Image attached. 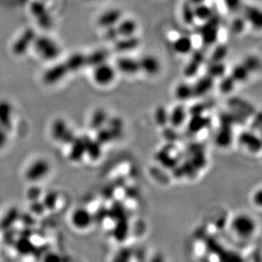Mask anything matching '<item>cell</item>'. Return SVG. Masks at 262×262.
<instances>
[{
  "label": "cell",
  "instance_id": "1",
  "mask_svg": "<svg viewBox=\"0 0 262 262\" xmlns=\"http://www.w3.org/2000/svg\"><path fill=\"white\" fill-rule=\"evenodd\" d=\"M219 17L216 15H213L210 20L205 21L204 26L201 28L200 33H201V40L204 45H213L217 41L218 36H219Z\"/></svg>",
  "mask_w": 262,
  "mask_h": 262
},
{
  "label": "cell",
  "instance_id": "2",
  "mask_svg": "<svg viewBox=\"0 0 262 262\" xmlns=\"http://www.w3.org/2000/svg\"><path fill=\"white\" fill-rule=\"evenodd\" d=\"M94 82L100 86H107L114 82L116 78V69L109 63H104L94 67L93 73Z\"/></svg>",
  "mask_w": 262,
  "mask_h": 262
},
{
  "label": "cell",
  "instance_id": "3",
  "mask_svg": "<svg viewBox=\"0 0 262 262\" xmlns=\"http://www.w3.org/2000/svg\"><path fill=\"white\" fill-rule=\"evenodd\" d=\"M50 164L45 159H38L32 162L26 171V177L31 182H37L45 178L50 171Z\"/></svg>",
  "mask_w": 262,
  "mask_h": 262
},
{
  "label": "cell",
  "instance_id": "4",
  "mask_svg": "<svg viewBox=\"0 0 262 262\" xmlns=\"http://www.w3.org/2000/svg\"><path fill=\"white\" fill-rule=\"evenodd\" d=\"M205 53L201 50H194L192 53V57L183 69V74L188 78H192L198 73L201 66L205 61Z\"/></svg>",
  "mask_w": 262,
  "mask_h": 262
},
{
  "label": "cell",
  "instance_id": "5",
  "mask_svg": "<svg viewBox=\"0 0 262 262\" xmlns=\"http://www.w3.org/2000/svg\"><path fill=\"white\" fill-rule=\"evenodd\" d=\"M140 72H143L148 76H156L161 72V62L156 56L144 55L139 60Z\"/></svg>",
  "mask_w": 262,
  "mask_h": 262
},
{
  "label": "cell",
  "instance_id": "6",
  "mask_svg": "<svg viewBox=\"0 0 262 262\" xmlns=\"http://www.w3.org/2000/svg\"><path fill=\"white\" fill-rule=\"evenodd\" d=\"M116 67L121 73L135 75L140 72L139 60L129 56H121L116 61Z\"/></svg>",
  "mask_w": 262,
  "mask_h": 262
},
{
  "label": "cell",
  "instance_id": "7",
  "mask_svg": "<svg viewBox=\"0 0 262 262\" xmlns=\"http://www.w3.org/2000/svg\"><path fill=\"white\" fill-rule=\"evenodd\" d=\"M244 15L246 23H250L254 29H261L262 14L259 8L255 5H246L244 8Z\"/></svg>",
  "mask_w": 262,
  "mask_h": 262
},
{
  "label": "cell",
  "instance_id": "8",
  "mask_svg": "<svg viewBox=\"0 0 262 262\" xmlns=\"http://www.w3.org/2000/svg\"><path fill=\"white\" fill-rule=\"evenodd\" d=\"M122 19V13L118 9H111L104 11L99 17L98 23L102 28H111L116 27Z\"/></svg>",
  "mask_w": 262,
  "mask_h": 262
},
{
  "label": "cell",
  "instance_id": "9",
  "mask_svg": "<svg viewBox=\"0 0 262 262\" xmlns=\"http://www.w3.org/2000/svg\"><path fill=\"white\" fill-rule=\"evenodd\" d=\"M113 43H114L115 50H117V52H129L139 47L140 40L136 36L119 37L118 39Z\"/></svg>",
  "mask_w": 262,
  "mask_h": 262
},
{
  "label": "cell",
  "instance_id": "10",
  "mask_svg": "<svg viewBox=\"0 0 262 262\" xmlns=\"http://www.w3.org/2000/svg\"><path fill=\"white\" fill-rule=\"evenodd\" d=\"M215 79L208 75L201 77L193 85V95L195 97L204 96L213 89Z\"/></svg>",
  "mask_w": 262,
  "mask_h": 262
},
{
  "label": "cell",
  "instance_id": "11",
  "mask_svg": "<svg viewBox=\"0 0 262 262\" xmlns=\"http://www.w3.org/2000/svg\"><path fill=\"white\" fill-rule=\"evenodd\" d=\"M172 48L178 55H188L193 51V40L188 36H181L174 41Z\"/></svg>",
  "mask_w": 262,
  "mask_h": 262
},
{
  "label": "cell",
  "instance_id": "12",
  "mask_svg": "<svg viewBox=\"0 0 262 262\" xmlns=\"http://www.w3.org/2000/svg\"><path fill=\"white\" fill-rule=\"evenodd\" d=\"M91 215L88 210L82 208L75 210L72 215V223L77 228L84 229L91 223Z\"/></svg>",
  "mask_w": 262,
  "mask_h": 262
},
{
  "label": "cell",
  "instance_id": "13",
  "mask_svg": "<svg viewBox=\"0 0 262 262\" xmlns=\"http://www.w3.org/2000/svg\"><path fill=\"white\" fill-rule=\"evenodd\" d=\"M119 37H132L135 36L137 30H138V24L134 19H121L120 23L116 26Z\"/></svg>",
  "mask_w": 262,
  "mask_h": 262
},
{
  "label": "cell",
  "instance_id": "14",
  "mask_svg": "<svg viewBox=\"0 0 262 262\" xmlns=\"http://www.w3.org/2000/svg\"><path fill=\"white\" fill-rule=\"evenodd\" d=\"M233 229L240 237H248L253 232V224L249 218L241 216L234 221Z\"/></svg>",
  "mask_w": 262,
  "mask_h": 262
},
{
  "label": "cell",
  "instance_id": "15",
  "mask_svg": "<svg viewBox=\"0 0 262 262\" xmlns=\"http://www.w3.org/2000/svg\"><path fill=\"white\" fill-rule=\"evenodd\" d=\"M109 58V53L106 50H99L94 51L90 55L85 57V64L89 67H96L99 64L106 63Z\"/></svg>",
  "mask_w": 262,
  "mask_h": 262
},
{
  "label": "cell",
  "instance_id": "16",
  "mask_svg": "<svg viewBox=\"0 0 262 262\" xmlns=\"http://www.w3.org/2000/svg\"><path fill=\"white\" fill-rule=\"evenodd\" d=\"M193 12H194L195 20H200L202 23H205L210 20V18L214 15L212 8L206 5L205 3L193 5Z\"/></svg>",
  "mask_w": 262,
  "mask_h": 262
},
{
  "label": "cell",
  "instance_id": "17",
  "mask_svg": "<svg viewBox=\"0 0 262 262\" xmlns=\"http://www.w3.org/2000/svg\"><path fill=\"white\" fill-rule=\"evenodd\" d=\"M175 95L177 99L181 101H185L191 98L194 97L193 95V85L188 84L187 82H181L177 86L175 89Z\"/></svg>",
  "mask_w": 262,
  "mask_h": 262
},
{
  "label": "cell",
  "instance_id": "18",
  "mask_svg": "<svg viewBox=\"0 0 262 262\" xmlns=\"http://www.w3.org/2000/svg\"><path fill=\"white\" fill-rule=\"evenodd\" d=\"M227 71V67L224 62H210L207 67V74L213 79L222 78L224 77Z\"/></svg>",
  "mask_w": 262,
  "mask_h": 262
},
{
  "label": "cell",
  "instance_id": "19",
  "mask_svg": "<svg viewBox=\"0 0 262 262\" xmlns=\"http://www.w3.org/2000/svg\"><path fill=\"white\" fill-rule=\"evenodd\" d=\"M230 75L235 80V82L237 83V82H246L250 77V73L247 68L241 63V64H236L233 67Z\"/></svg>",
  "mask_w": 262,
  "mask_h": 262
},
{
  "label": "cell",
  "instance_id": "20",
  "mask_svg": "<svg viewBox=\"0 0 262 262\" xmlns=\"http://www.w3.org/2000/svg\"><path fill=\"white\" fill-rule=\"evenodd\" d=\"M182 17L186 24L192 25L195 21V16L193 12V5L188 0H186L182 6Z\"/></svg>",
  "mask_w": 262,
  "mask_h": 262
},
{
  "label": "cell",
  "instance_id": "21",
  "mask_svg": "<svg viewBox=\"0 0 262 262\" xmlns=\"http://www.w3.org/2000/svg\"><path fill=\"white\" fill-rule=\"evenodd\" d=\"M228 45L224 43H219L215 45V49L212 51L210 56V62H223L228 55Z\"/></svg>",
  "mask_w": 262,
  "mask_h": 262
},
{
  "label": "cell",
  "instance_id": "22",
  "mask_svg": "<svg viewBox=\"0 0 262 262\" xmlns=\"http://www.w3.org/2000/svg\"><path fill=\"white\" fill-rule=\"evenodd\" d=\"M242 64L247 68L250 74L258 72L261 67L260 59L256 55H248L247 57H245L244 59Z\"/></svg>",
  "mask_w": 262,
  "mask_h": 262
},
{
  "label": "cell",
  "instance_id": "23",
  "mask_svg": "<svg viewBox=\"0 0 262 262\" xmlns=\"http://www.w3.org/2000/svg\"><path fill=\"white\" fill-rule=\"evenodd\" d=\"M15 249L18 252L23 254V255H28L34 250V245L32 244L28 237H20L15 243Z\"/></svg>",
  "mask_w": 262,
  "mask_h": 262
},
{
  "label": "cell",
  "instance_id": "24",
  "mask_svg": "<svg viewBox=\"0 0 262 262\" xmlns=\"http://www.w3.org/2000/svg\"><path fill=\"white\" fill-rule=\"evenodd\" d=\"M236 84H237V82H235V80L231 75H228V76L225 75L221 79L220 83H219V90L224 94H230L234 90Z\"/></svg>",
  "mask_w": 262,
  "mask_h": 262
},
{
  "label": "cell",
  "instance_id": "25",
  "mask_svg": "<svg viewBox=\"0 0 262 262\" xmlns=\"http://www.w3.org/2000/svg\"><path fill=\"white\" fill-rule=\"evenodd\" d=\"M186 111L183 105H178L174 108L173 111L171 112L169 116V120L171 121V123L176 126L183 123V121L185 120Z\"/></svg>",
  "mask_w": 262,
  "mask_h": 262
},
{
  "label": "cell",
  "instance_id": "26",
  "mask_svg": "<svg viewBox=\"0 0 262 262\" xmlns=\"http://www.w3.org/2000/svg\"><path fill=\"white\" fill-rule=\"evenodd\" d=\"M246 24L247 23L245 20V18L237 16L233 19V21L231 23V32L234 35L242 34L246 28Z\"/></svg>",
  "mask_w": 262,
  "mask_h": 262
},
{
  "label": "cell",
  "instance_id": "27",
  "mask_svg": "<svg viewBox=\"0 0 262 262\" xmlns=\"http://www.w3.org/2000/svg\"><path fill=\"white\" fill-rule=\"evenodd\" d=\"M58 194L55 192H50L45 195L42 205L45 206V209H50L53 210L55 208L56 203H57Z\"/></svg>",
  "mask_w": 262,
  "mask_h": 262
},
{
  "label": "cell",
  "instance_id": "28",
  "mask_svg": "<svg viewBox=\"0 0 262 262\" xmlns=\"http://www.w3.org/2000/svg\"><path fill=\"white\" fill-rule=\"evenodd\" d=\"M85 64V57L82 55H74L69 61V67L71 69H79L80 67Z\"/></svg>",
  "mask_w": 262,
  "mask_h": 262
},
{
  "label": "cell",
  "instance_id": "29",
  "mask_svg": "<svg viewBox=\"0 0 262 262\" xmlns=\"http://www.w3.org/2000/svg\"><path fill=\"white\" fill-rule=\"evenodd\" d=\"M118 32H117L116 27H111V28H105L104 32V38L107 42H115L119 38Z\"/></svg>",
  "mask_w": 262,
  "mask_h": 262
},
{
  "label": "cell",
  "instance_id": "30",
  "mask_svg": "<svg viewBox=\"0 0 262 262\" xmlns=\"http://www.w3.org/2000/svg\"><path fill=\"white\" fill-rule=\"evenodd\" d=\"M17 210H15V209H13V210H10V212L8 213L7 215H6V217L4 218V219H3V227H6V226L10 225V224H13V223H14V222H15V221L16 220V218H17Z\"/></svg>",
  "mask_w": 262,
  "mask_h": 262
},
{
  "label": "cell",
  "instance_id": "31",
  "mask_svg": "<svg viewBox=\"0 0 262 262\" xmlns=\"http://www.w3.org/2000/svg\"><path fill=\"white\" fill-rule=\"evenodd\" d=\"M226 8L231 12L238 10L242 5V0H223Z\"/></svg>",
  "mask_w": 262,
  "mask_h": 262
},
{
  "label": "cell",
  "instance_id": "32",
  "mask_svg": "<svg viewBox=\"0 0 262 262\" xmlns=\"http://www.w3.org/2000/svg\"><path fill=\"white\" fill-rule=\"evenodd\" d=\"M156 117L157 121L161 124L165 123L169 120V115L163 106L159 107L158 110L156 111Z\"/></svg>",
  "mask_w": 262,
  "mask_h": 262
},
{
  "label": "cell",
  "instance_id": "33",
  "mask_svg": "<svg viewBox=\"0 0 262 262\" xmlns=\"http://www.w3.org/2000/svg\"><path fill=\"white\" fill-rule=\"evenodd\" d=\"M40 195H41V189L39 188L33 187V188H31L28 190V198H29L30 201H32H32H38Z\"/></svg>",
  "mask_w": 262,
  "mask_h": 262
},
{
  "label": "cell",
  "instance_id": "34",
  "mask_svg": "<svg viewBox=\"0 0 262 262\" xmlns=\"http://www.w3.org/2000/svg\"><path fill=\"white\" fill-rule=\"evenodd\" d=\"M45 209V206H43L42 203H41L39 201H32V205H31V210H32L33 212L40 214V213H42V211H43Z\"/></svg>",
  "mask_w": 262,
  "mask_h": 262
},
{
  "label": "cell",
  "instance_id": "35",
  "mask_svg": "<svg viewBox=\"0 0 262 262\" xmlns=\"http://www.w3.org/2000/svg\"><path fill=\"white\" fill-rule=\"evenodd\" d=\"M45 262H61V259L59 257V255L55 253H50L45 255Z\"/></svg>",
  "mask_w": 262,
  "mask_h": 262
},
{
  "label": "cell",
  "instance_id": "36",
  "mask_svg": "<svg viewBox=\"0 0 262 262\" xmlns=\"http://www.w3.org/2000/svg\"><path fill=\"white\" fill-rule=\"evenodd\" d=\"M188 1H189L192 5H200V4H203V3H205L206 0H188Z\"/></svg>",
  "mask_w": 262,
  "mask_h": 262
}]
</instances>
